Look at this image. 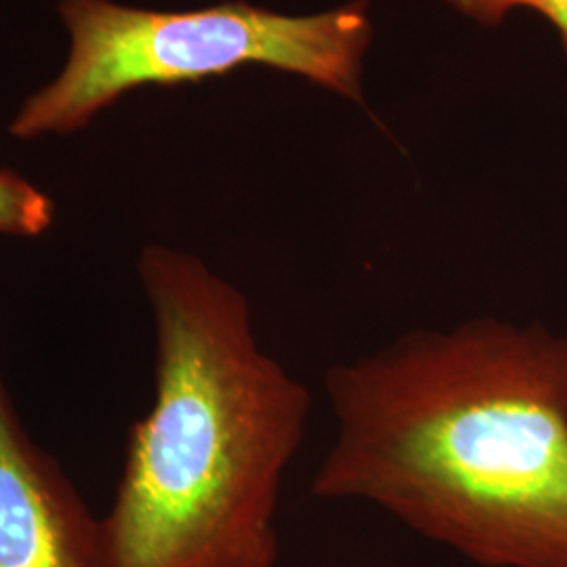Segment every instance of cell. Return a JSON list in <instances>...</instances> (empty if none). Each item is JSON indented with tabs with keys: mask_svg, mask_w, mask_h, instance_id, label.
Here are the masks:
<instances>
[{
	"mask_svg": "<svg viewBox=\"0 0 567 567\" xmlns=\"http://www.w3.org/2000/svg\"><path fill=\"white\" fill-rule=\"evenodd\" d=\"M324 503L480 567H567V337L471 316L326 368Z\"/></svg>",
	"mask_w": 567,
	"mask_h": 567,
	"instance_id": "6da1fadb",
	"label": "cell"
},
{
	"mask_svg": "<svg viewBox=\"0 0 567 567\" xmlns=\"http://www.w3.org/2000/svg\"><path fill=\"white\" fill-rule=\"evenodd\" d=\"M137 274L154 400L100 517L102 567H278L284 482L313 395L265 349L248 297L203 259L154 244Z\"/></svg>",
	"mask_w": 567,
	"mask_h": 567,
	"instance_id": "7a4b0ae2",
	"label": "cell"
},
{
	"mask_svg": "<svg viewBox=\"0 0 567 567\" xmlns=\"http://www.w3.org/2000/svg\"><path fill=\"white\" fill-rule=\"evenodd\" d=\"M368 2L316 16H282L248 2L147 11L112 0H61L70 55L60 76L21 105L18 140L70 135L124 93L265 65L362 102V58L372 41Z\"/></svg>",
	"mask_w": 567,
	"mask_h": 567,
	"instance_id": "3957f363",
	"label": "cell"
},
{
	"mask_svg": "<svg viewBox=\"0 0 567 567\" xmlns=\"http://www.w3.org/2000/svg\"><path fill=\"white\" fill-rule=\"evenodd\" d=\"M0 567H102L100 517L25 431L2 365Z\"/></svg>",
	"mask_w": 567,
	"mask_h": 567,
	"instance_id": "277c9868",
	"label": "cell"
},
{
	"mask_svg": "<svg viewBox=\"0 0 567 567\" xmlns=\"http://www.w3.org/2000/svg\"><path fill=\"white\" fill-rule=\"evenodd\" d=\"M55 221V203L18 173L0 166V236L39 238Z\"/></svg>",
	"mask_w": 567,
	"mask_h": 567,
	"instance_id": "5b68a950",
	"label": "cell"
},
{
	"mask_svg": "<svg viewBox=\"0 0 567 567\" xmlns=\"http://www.w3.org/2000/svg\"><path fill=\"white\" fill-rule=\"evenodd\" d=\"M446 2L471 20L480 21L484 25H498L511 11L522 7L536 9L540 0H446Z\"/></svg>",
	"mask_w": 567,
	"mask_h": 567,
	"instance_id": "8992f818",
	"label": "cell"
},
{
	"mask_svg": "<svg viewBox=\"0 0 567 567\" xmlns=\"http://www.w3.org/2000/svg\"><path fill=\"white\" fill-rule=\"evenodd\" d=\"M534 11L553 23L567 55V0H540Z\"/></svg>",
	"mask_w": 567,
	"mask_h": 567,
	"instance_id": "52a82bcc",
	"label": "cell"
}]
</instances>
